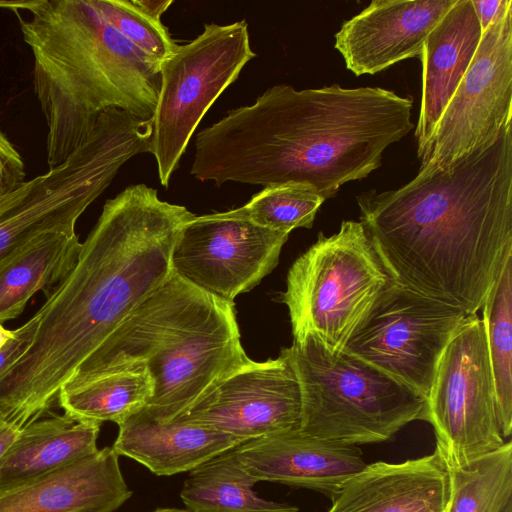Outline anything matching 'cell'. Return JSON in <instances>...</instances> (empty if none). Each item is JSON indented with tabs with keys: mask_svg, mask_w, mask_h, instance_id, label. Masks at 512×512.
I'll use <instances>...</instances> for the list:
<instances>
[{
	"mask_svg": "<svg viewBox=\"0 0 512 512\" xmlns=\"http://www.w3.org/2000/svg\"><path fill=\"white\" fill-rule=\"evenodd\" d=\"M153 394V382L144 367L108 374L71 389H61L58 403L78 422L119 425L144 408Z\"/></svg>",
	"mask_w": 512,
	"mask_h": 512,
	"instance_id": "cb8c5ba5",
	"label": "cell"
},
{
	"mask_svg": "<svg viewBox=\"0 0 512 512\" xmlns=\"http://www.w3.org/2000/svg\"><path fill=\"white\" fill-rule=\"evenodd\" d=\"M255 483L234 447L191 470L180 497L190 512H298L296 506L260 497Z\"/></svg>",
	"mask_w": 512,
	"mask_h": 512,
	"instance_id": "603a6c76",
	"label": "cell"
},
{
	"mask_svg": "<svg viewBox=\"0 0 512 512\" xmlns=\"http://www.w3.org/2000/svg\"><path fill=\"white\" fill-rule=\"evenodd\" d=\"M301 390L285 354L251 361L173 420L205 426L243 442L299 427Z\"/></svg>",
	"mask_w": 512,
	"mask_h": 512,
	"instance_id": "5bb4252c",
	"label": "cell"
},
{
	"mask_svg": "<svg viewBox=\"0 0 512 512\" xmlns=\"http://www.w3.org/2000/svg\"><path fill=\"white\" fill-rule=\"evenodd\" d=\"M37 329L34 315L15 329V336L0 350V378L20 359L28 349Z\"/></svg>",
	"mask_w": 512,
	"mask_h": 512,
	"instance_id": "f546056e",
	"label": "cell"
},
{
	"mask_svg": "<svg viewBox=\"0 0 512 512\" xmlns=\"http://www.w3.org/2000/svg\"><path fill=\"white\" fill-rule=\"evenodd\" d=\"M482 38L471 0H457L427 36L420 55L422 91L415 130L417 155L425 153L438 121L467 72Z\"/></svg>",
	"mask_w": 512,
	"mask_h": 512,
	"instance_id": "d6986e66",
	"label": "cell"
},
{
	"mask_svg": "<svg viewBox=\"0 0 512 512\" xmlns=\"http://www.w3.org/2000/svg\"><path fill=\"white\" fill-rule=\"evenodd\" d=\"M289 234L214 213L195 216L180 231L172 273L215 297L233 302L278 264Z\"/></svg>",
	"mask_w": 512,
	"mask_h": 512,
	"instance_id": "4fadbf2b",
	"label": "cell"
},
{
	"mask_svg": "<svg viewBox=\"0 0 512 512\" xmlns=\"http://www.w3.org/2000/svg\"><path fill=\"white\" fill-rule=\"evenodd\" d=\"M496 411L503 438L512 432V256L504 264L483 306Z\"/></svg>",
	"mask_w": 512,
	"mask_h": 512,
	"instance_id": "d4e9b609",
	"label": "cell"
},
{
	"mask_svg": "<svg viewBox=\"0 0 512 512\" xmlns=\"http://www.w3.org/2000/svg\"><path fill=\"white\" fill-rule=\"evenodd\" d=\"M112 448L157 476L190 472L243 441L205 426L156 420L144 407L119 425Z\"/></svg>",
	"mask_w": 512,
	"mask_h": 512,
	"instance_id": "ffe728a7",
	"label": "cell"
},
{
	"mask_svg": "<svg viewBox=\"0 0 512 512\" xmlns=\"http://www.w3.org/2000/svg\"><path fill=\"white\" fill-rule=\"evenodd\" d=\"M132 494L111 446L0 489V512H114Z\"/></svg>",
	"mask_w": 512,
	"mask_h": 512,
	"instance_id": "e0dca14e",
	"label": "cell"
},
{
	"mask_svg": "<svg viewBox=\"0 0 512 512\" xmlns=\"http://www.w3.org/2000/svg\"><path fill=\"white\" fill-rule=\"evenodd\" d=\"M448 470V512H503L512 502L511 441L466 466Z\"/></svg>",
	"mask_w": 512,
	"mask_h": 512,
	"instance_id": "484cf974",
	"label": "cell"
},
{
	"mask_svg": "<svg viewBox=\"0 0 512 512\" xmlns=\"http://www.w3.org/2000/svg\"><path fill=\"white\" fill-rule=\"evenodd\" d=\"M457 0H373L342 23L334 47L356 76L420 57L431 30Z\"/></svg>",
	"mask_w": 512,
	"mask_h": 512,
	"instance_id": "9a60e30c",
	"label": "cell"
},
{
	"mask_svg": "<svg viewBox=\"0 0 512 512\" xmlns=\"http://www.w3.org/2000/svg\"><path fill=\"white\" fill-rule=\"evenodd\" d=\"M153 512H190L187 509H179V508H158Z\"/></svg>",
	"mask_w": 512,
	"mask_h": 512,
	"instance_id": "d590c367",
	"label": "cell"
},
{
	"mask_svg": "<svg viewBox=\"0 0 512 512\" xmlns=\"http://www.w3.org/2000/svg\"><path fill=\"white\" fill-rule=\"evenodd\" d=\"M149 146V131L137 117L120 109L104 112L64 162L0 198V264L46 235L76 234L81 214L121 166Z\"/></svg>",
	"mask_w": 512,
	"mask_h": 512,
	"instance_id": "52a82bcc",
	"label": "cell"
},
{
	"mask_svg": "<svg viewBox=\"0 0 512 512\" xmlns=\"http://www.w3.org/2000/svg\"><path fill=\"white\" fill-rule=\"evenodd\" d=\"M100 426L75 421L66 414L31 422L0 460V489L96 453Z\"/></svg>",
	"mask_w": 512,
	"mask_h": 512,
	"instance_id": "44dd1931",
	"label": "cell"
},
{
	"mask_svg": "<svg viewBox=\"0 0 512 512\" xmlns=\"http://www.w3.org/2000/svg\"><path fill=\"white\" fill-rule=\"evenodd\" d=\"M254 57L248 25L242 20L205 24L199 36L177 45L161 63L149 152L161 185L168 187L200 121Z\"/></svg>",
	"mask_w": 512,
	"mask_h": 512,
	"instance_id": "9c48e42d",
	"label": "cell"
},
{
	"mask_svg": "<svg viewBox=\"0 0 512 512\" xmlns=\"http://www.w3.org/2000/svg\"><path fill=\"white\" fill-rule=\"evenodd\" d=\"M301 390L298 429L345 445L389 440L407 424L426 421V399L343 350L329 353L311 337L281 350Z\"/></svg>",
	"mask_w": 512,
	"mask_h": 512,
	"instance_id": "8992f818",
	"label": "cell"
},
{
	"mask_svg": "<svg viewBox=\"0 0 512 512\" xmlns=\"http://www.w3.org/2000/svg\"><path fill=\"white\" fill-rule=\"evenodd\" d=\"M15 336V330H8L0 324V350Z\"/></svg>",
	"mask_w": 512,
	"mask_h": 512,
	"instance_id": "e575fe53",
	"label": "cell"
},
{
	"mask_svg": "<svg viewBox=\"0 0 512 512\" xmlns=\"http://www.w3.org/2000/svg\"><path fill=\"white\" fill-rule=\"evenodd\" d=\"M392 281L477 314L512 256V126L446 170L356 196Z\"/></svg>",
	"mask_w": 512,
	"mask_h": 512,
	"instance_id": "7a4b0ae2",
	"label": "cell"
},
{
	"mask_svg": "<svg viewBox=\"0 0 512 512\" xmlns=\"http://www.w3.org/2000/svg\"><path fill=\"white\" fill-rule=\"evenodd\" d=\"M512 120V8L482 34L475 56L445 107L418 175L446 170L492 144Z\"/></svg>",
	"mask_w": 512,
	"mask_h": 512,
	"instance_id": "7c38bea8",
	"label": "cell"
},
{
	"mask_svg": "<svg viewBox=\"0 0 512 512\" xmlns=\"http://www.w3.org/2000/svg\"><path fill=\"white\" fill-rule=\"evenodd\" d=\"M77 234H49L0 264V324L18 317L38 291L47 297L75 266Z\"/></svg>",
	"mask_w": 512,
	"mask_h": 512,
	"instance_id": "7402d4cb",
	"label": "cell"
},
{
	"mask_svg": "<svg viewBox=\"0 0 512 512\" xmlns=\"http://www.w3.org/2000/svg\"><path fill=\"white\" fill-rule=\"evenodd\" d=\"M33 421L0 418V460L14 445L24 428Z\"/></svg>",
	"mask_w": 512,
	"mask_h": 512,
	"instance_id": "1f68e13d",
	"label": "cell"
},
{
	"mask_svg": "<svg viewBox=\"0 0 512 512\" xmlns=\"http://www.w3.org/2000/svg\"><path fill=\"white\" fill-rule=\"evenodd\" d=\"M135 3L147 14L161 19L162 14L173 4V1L165 0H134Z\"/></svg>",
	"mask_w": 512,
	"mask_h": 512,
	"instance_id": "d6a6232c",
	"label": "cell"
},
{
	"mask_svg": "<svg viewBox=\"0 0 512 512\" xmlns=\"http://www.w3.org/2000/svg\"><path fill=\"white\" fill-rule=\"evenodd\" d=\"M37 0H0V9L11 10L18 14L19 10L29 11Z\"/></svg>",
	"mask_w": 512,
	"mask_h": 512,
	"instance_id": "836d02e7",
	"label": "cell"
},
{
	"mask_svg": "<svg viewBox=\"0 0 512 512\" xmlns=\"http://www.w3.org/2000/svg\"><path fill=\"white\" fill-rule=\"evenodd\" d=\"M235 450L256 482L310 489L330 499L366 465L357 446L319 439L298 428L247 440Z\"/></svg>",
	"mask_w": 512,
	"mask_h": 512,
	"instance_id": "2e32d148",
	"label": "cell"
},
{
	"mask_svg": "<svg viewBox=\"0 0 512 512\" xmlns=\"http://www.w3.org/2000/svg\"><path fill=\"white\" fill-rule=\"evenodd\" d=\"M413 98L381 87L280 84L197 134V180L312 186L325 200L366 178L415 126Z\"/></svg>",
	"mask_w": 512,
	"mask_h": 512,
	"instance_id": "3957f363",
	"label": "cell"
},
{
	"mask_svg": "<svg viewBox=\"0 0 512 512\" xmlns=\"http://www.w3.org/2000/svg\"><path fill=\"white\" fill-rule=\"evenodd\" d=\"M251 361L240 341L234 302L171 273L77 367L61 389L144 367L153 382V394L145 408L156 420L167 423Z\"/></svg>",
	"mask_w": 512,
	"mask_h": 512,
	"instance_id": "5b68a950",
	"label": "cell"
},
{
	"mask_svg": "<svg viewBox=\"0 0 512 512\" xmlns=\"http://www.w3.org/2000/svg\"><path fill=\"white\" fill-rule=\"evenodd\" d=\"M482 34L497 19L512 8L511 0H471Z\"/></svg>",
	"mask_w": 512,
	"mask_h": 512,
	"instance_id": "4dcf8cb0",
	"label": "cell"
},
{
	"mask_svg": "<svg viewBox=\"0 0 512 512\" xmlns=\"http://www.w3.org/2000/svg\"><path fill=\"white\" fill-rule=\"evenodd\" d=\"M427 402L436 449L448 468L466 466L504 443L482 318L471 315L446 346Z\"/></svg>",
	"mask_w": 512,
	"mask_h": 512,
	"instance_id": "30bf717a",
	"label": "cell"
},
{
	"mask_svg": "<svg viewBox=\"0 0 512 512\" xmlns=\"http://www.w3.org/2000/svg\"><path fill=\"white\" fill-rule=\"evenodd\" d=\"M470 316L393 282L344 350L427 399L446 346Z\"/></svg>",
	"mask_w": 512,
	"mask_h": 512,
	"instance_id": "8fae6325",
	"label": "cell"
},
{
	"mask_svg": "<svg viewBox=\"0 0 512 512\" xmlns=\"http://www.w3.org/2000/svg\"><path fill=\"white\" fill-rule=\"evenodd\" d=\"M503 512H512V502H510V503L505 507V509L503 510Z\"/></svg>",
	"mask_w": 512,
	"mask_h": 512,
	"instance_id": "8d00e7d4",
	"label": "cell"
},
{
	"mask_svg": "<svg viewBox=\"0 0 512 512\" xmlns=\"http://www.w3.org/2000/svg\"><path fill=\"white\" fill-rule=\"evenodd\" d=\"M122 37L159 66L177 48L167 27L144 12L134 0H88Z\"/></svg>",
	"mask_w": 512,
	"mask_h": 512,
	"instance_id": "83f0119b",
	"label": "cell"
},
{
	"mask_svg": "<svg viewBox=\"0 0 512 512\" xmlns=\"http://www.w3.org/2000/svg\"><path fill=\"white\" fill-rule=\"evenodd\" d=\"M25 176L22 157L0 130V198L16 191L25 182Z\"/></svg>",
	"mask_w": 512,
	"mask_h": 512,
	"instance_id": "f1b7e54d",
	"label": "cell"
},
{
	"mask_svg": "<svg viewBox=\"0 0 512 512\" xmlns=\"http://www.w3.org/2000/svg\"><path fill=\"white\" fill-rule=\"evenodd\" d=\"M29 12L30 19L19 16V25L33 54V90L47 125L49 169L82 146L109 109L152 118L159 66L88 0H37Z\"/></svg>",
	"mask_w": 512,
	"mask_h": 512,
	"instance_id": "277c9868",
	"label": "cell"
},
{
	"mask_svg": "<svg viewBox=\"0 0 512 512\" xmlns=\"http://www.w3.org/2000/svg\"><path fill=\"white\" fill-rule=\"evenodd\" d=\"M324 201L312 186L287 182L266 186L245 205L222 213L290 234L296 228H311Z\"/></svg>",
	"mask_w": 512,
	"mask_h": 512,
	"instance_id": "4316f807",
	"label": "cell"
},
{
	"mask_svg": "<svg viewBox=\"0 0 512 512\" xmlns=\"http://www.w3.org/2000/svg\"><path fill=\"white\" fill-rule=\"evenodd\" d=\"M392 283L362 222L320 232L292 264L280 298L294 340L311 337L331 354L343 351Z\"/></svg>",
	"mask_w": 512,
	"mask_h": 512,
	"instance_id": "ba28073f",
	"label": "cell"
},
{
	"mask_svg": "<svg viewBox=\"0 0 512 512\" xmlns=\"http://www.w3.org/2000/svg\"><path fill=\"white\" fill-rule=\"evenodd\" d=\"M448 505H449V504H448ZM444 512H448V506H447V508H446V510H445Z\"/></svg>",
	"mask_w": 512,
	"mask_h": 512,
	"instance_id": "74e56055",
	"label": "cell"
},
{
	"mask_svg": "<svg viewBox=\"0 0 512 512\" xmlns=\"http://www.w3.org/2000/svg\"><path fill=\"white\" fill-rule=\"evenodd\" d=\"M450 496L449 470L435 449L401 463L366 464L341 485L327 512H444Z\"/></svg>",
	"mask_w": 512,
	"mask_h": 512,
	"instance_id": "ac0fdd59",
	"label": "cell"
},
{
	"mask_svg": "<svg viewBox=\"0 0 512 512\" xmlns=\"http://www.w3.org/2000/svg\"><path fill=\"white\" fill-rule=\"evenodd\" d=\"M195 215L145 184L108 199L77 262L35 314L28 349L0 378V418L42 417L77 367L172 273L171 254Z\"/></svg>",
	"mask_w": 512,
	"mask_h": 512,
	"instance_id": "6da1fadb",
	"label": "cell"
}]
</instances>
